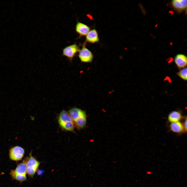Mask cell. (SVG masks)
<instances>
[{"instance_id": "2", "label": "cell", "mask_w": 187, "mask_h": 187, "mask_svg": "<svg viewBox=\"0 0 187 187\" xmlns=\"http://www.w3.org/2000/svg\"><path fill=\"white\" fill-rule=\"evenodd\" d=\"M27 166V174L33 177L38 170L40 163L33 157L31 152L29 156L25 158Z\"/></svg>"}, {"instance_id": "8", "label": "cell", "mask_w": 187, "mask_h": 187, "mask_svg": "<svg viewBox=\"0 0 187 187\" xmlns=\"http://www.w3.org/2000/svg\"><path fill=\"white\" fill-rule=\"evenodd\" d=\"M174 61L177 66L179 69L184 68L186 66L187 57L184 55L177 54L175 57Z\"/></svg>"}, {"instance_id": "7", "label": "cell", "mask_w": 187, "mask_h": 187, "mask_svg": "<svg viewBox=\"0 0 187 187\" xmlns=\"http://www.w3.org/2000/svg\"><path fill=\"white\" fill-rule=\"evenodd\" d=\"M90 30V27L87 25L79 22H77L75 30L80 37L86 36Z\"/></svg>"}, {"instance_id": "6", "label": "cell", "mask_w": 187, "mask_h": 187, "mask_svg": "<svg viewBox=\"0 0 187 187\" xmlns=\"http://www.w3.org/2000/svg\"><path fill=\"white\" fill-rule=\"evenodd\" d=\"M68 113L74 122L81 117L86 115L85 111L76 108L71 109Z\"/></svg>"}, {"instance_id": "15", "label": "cell", "mask_w": 187, "mask_h": 187, "mask_svg": "<svg viewBox=\"0 0 187 187\" xmlns=\"http://www.w3.org/2000/svg\"><path fill=\"white\" fill-rule=\"evenodd\" d=\"M10 175L13 179L21 182H23L26 179V175L19 174L16 173L14 170L11 171Z\"/></svg>"}, {"instance_id": "16", "label": "cell", "mask_w": 187, "mask_h": 187, "mask_svg": "<svg viewBox=\"0 0 187 187\" xmlns=\"http://www.w3.org/2000/svg\"><path fill=\"white\" fill-rule=\"evenodd\" d=\"M177 75L183 79L187 80V68L186 67L182 69L177 73Z\"/></svg>"}, {"instance_id": "4", "label": "cell", "mask_w": 187, "mask_h": 187, "mask_svg": "<svg viewBox=\"0 0 187 187\" xmlns=\"http://www.w3.org/2000/svg\"><path fill=\"white\" fill-rule=\"evenodd\" d=\"M80 50L79 46L75 43L64 48L62 51V55L66 57L70 62H71Z\"/></svg>"}, {"instance_id": "14", "label": "cell", "mask_w": 187, "mask_h": 187, "mask_svg": "<svg viewBox=\"0 0 187 187\" xmlns=\"http://www.w3.org/2000/svg\"><path fill=\"white\" fill-rule=\"evenodd\" d=\"M75 126L78 129H83L85 126L86 123V115L83 116L74 122Z\"/></svg>"}, {"instance_id": "3", "label": "cell", "mask_w": 187, "mask_h": 187, "mask_svg": "<svg viewBox=\"0 0 187 187\" xmlns=\"http://www.w3.org/2000/svg\"><path fill=\"white\" fill-rule=\"evenodd\" d=\"M86 42H85L82 47L78 52V56L81 62L85 63L91 62L93 55L91 51L86 47Z\"/></svg>"}, {"instance_id": "12", "label": "cell", "mask_w": 187, "mask_h": 187, "mask_svg": "<svg viewBox=\"0 0 187 187\" xmlns=\"http://www.w3.org/2000/svg\"><path fill=\"white\" fill-rule=\"evenodd\" d=\"M169 128L171 131L175 133H181L186 132L183 123L180 122L171 123Z\"/></svg>"}, {"instance_id": "9", "label": "cell", "mask_w": 187, "mask_h": 187, "mask_svg": "<svg viewBox=\"0 0 187 187\" xmlns=\"http://www.w3.org/2000/svg\"><path fill=\"white\" fill-rule=\"evenodd\" d=\"M86 36L85 42L93 44L98 42L99 41L98 34L95 29L90 30Z\"/></svg>"}, {"instance_id": "11", "label": "cell", "mask_w": 187, "mask_h": 187, "mask_svg": "<svg viewBox=\"0 0 187 187\" xmlns=\"http://www.w3.org/2000/svg\"><path fill=\"white\" fill-rule=\"evenodd\" d=\"M184 118L181 112L179 111H173L168 115V119L170 123L180 122Z\"/></svg>"}, {"instance_id": "17", "label": "cell", "mask_w": 187, "mask_h": 187, "mask_svg": "<svg viewBox=\"0 0 187 187\" xmlns=\"http://www.w3.org/2000/svg\"><path fill=\"white\" fill-rule=\"evenodd\" d=\"M183 123L184 128H185V130L186 131H186H187V118H186V117L184 121V122Z\"/></svg>"}, {"instance_id": "1", "label": "cell", "mask_w": 187, "mask_h": 187, "mask_svg": "<svg viewBox=\"0 0 187 187\" xmlns=\"http://www.w3.org/2000/svg\"><path fill=\"white\" fill-rule=\"evenodd\" d=\"M58 123L63 129L66 131H73L75 127L74 123L68 112L62 111L59 115Z\"/></svg>"}, {"instance_id": "10", "label": "cell", "mask_w": 187, "mask_h": 187, "mask_svg": "<svg viewBox=\"0 0 187 187\" xmlns=\"http://www.w3.org/2000/svg\"><path fill=\"white\" fill-rule=\"evenodd\" d=\"M187 2L186 0H173L172 1L171 3L175 10L181 12L186 8Z\"/></svg>"}, {"instance_id": "5", "label": "cell", "mask_w": 187, "mask_h": 187, "mask_svg": "<svg viewBox=\"0 0 187 187\" xmlns=\"http://www.w3.org/2000/svg\"><path fill=\"white\" fill-rule=\"evenodd\" d=\"M24 152V149L22 147L18 146H14L9 150V157L13 161H19L22 159Z\"/></svg>"}, {"instance_id": "13", "label": "cell", "mask_w": 187, "mask_h": 187, "mask_svg": "<svg viewBox=\"0 0 187 187\" xmlns=\"http://www.w3.org/2000/svg\"><path fill=\"white\" fill-rule=\"evenodd\" d=\"M14 171L17 173L22 175H26L27 174V166L25 158L22 162L18 164Z\"/></svg>"}]
</instances>
